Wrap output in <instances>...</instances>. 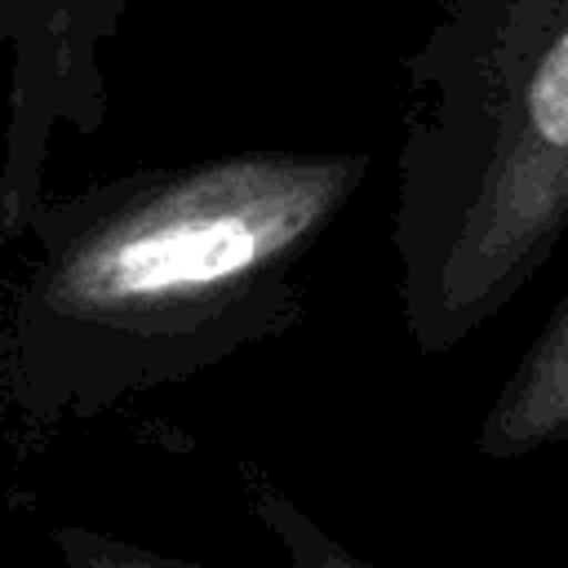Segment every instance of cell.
<instances>
[{
	"instance_id": "6da1fadb",
	"label": "cell",
	"mask_w": 568,
	"mask_h": 568,
	"mask_svg": "<svg viewBox=\"0 0 568 568\" xmlns=\"http://www.w3.org/2000/svg\"><path fill=\"white\" fill-rule=\"evenodd\" d=\"M368 178L359 151H226L44 195L0 311V390L98 417L302 320V266Z\"/></svg>"
},
{
	"instance_id": "7a4b0ae2",
	"label": "cell",
	"mask_w": 568,
	"mask_h": 568,
	"mask_svg": "<svg viewBox=\"0 0 568 568\" xmlns=\"http://www.w3.org/2000/svg\"><path fill=\"white\" fill-rule=\"evenodd\" d=\"M404 75L395 293L448 355L568 235V0H435Z\"/></svg>"
},
{
	"instance_id": "3957f363",
	"label": "cell",
	"mask_w": 568,
	"mask_h": 568,
	"mask_svg": "<svg viewBox=\"0 0 568 568\" xmlns=\"http://www.w3.org/2000/svg\"><path fill=\"white\" fill-rule=\"evenodd\" d=\"M67 0H0V40L13 49L9 129L0 160V244L27 231L31 209L44 200V155L62 124L58 106V44Z\"/></svg>"
},
{
	"instance_id": "277c9868",
	"label": "cell",
	"mask_w": 568,
	"mask_h": 568,
	"mask_svg": "<svg viewBox=\"0 0 568 568\" xmlns=\"http://www.w3.org/2000/svg\"><path fill=\"white\" fill-rule=\"evenodd\" d=\"M240 488H244V501L257 515V524L284 550V568H377V564L359 559L351 546H342L320 519H311L262 470L240 466ZM49 546H53V568H209V564L164 555V550L138 546V541H124L115 532H98L84 524H58L49 532Z\"/></svg>"
},
{
	"instance_id": "5b68a950",
	"label": "cell",
	"mask_w": 568,
	"mask_h": 568,
	"mask_svg": "<svg viewBox=\"0 0 568 568\" xmlns=\"http://www.w3.org/2000/svg\"><path fill=\"white\" fill-rule=\"evenodd\" d=\"M568 439V284L493 404L479 417L475 453L484 462H519Z\"/></svg>"
},
{
	"instance_id": "8992f818",
	"label": "cell",
	"mask_w": 568,
	"mask_h": 568,
	"mask_svg": "<svg viewBox=\"0 0 568 568\" xmlns=\"http://www.w3.org/2000/svg\"><path fill=\"white\" fill-rule=\"evenodd\" d=\"M133 0H67L62 4V44H58V106L62 124L98 133L106 115V84L98 53L115 36Z\"/></svg>"
}]
</instances>
